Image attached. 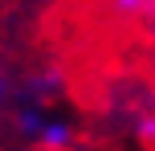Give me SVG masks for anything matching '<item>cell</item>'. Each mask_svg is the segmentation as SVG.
<instances>
[{"instance_id": "cell-1", "label": "cell", "mask_w": 155, "mask_h": 151, "mask_svg": "<svg viewBox=\"0 0 155 151\" xmlns=\"http://www.w3.org/2000/svg\"><path fill=\"white\" fill-rule=\"evenodd\" d=\"M37 143H41V151H70L74 147V127L61 123V119H45Z\"/></svg>"}, {"instance_id": "cell-2", "label": "cell", "mask_w": 155, "mask_h": 151, "mask_svg": "<svg viewBox=\"0 0 155 151\" xmlns=\"http://www.w3.org/2000/svg\"><path fill=\"white\" fill-rule=\"evenodd\" d=\"M110 4H114V12L135 16V21H147V16H155V0H110Z\"/></svg>"}, {"instance_id": "cell-3", "label": "cell", "mask_w": 155, "mask_h": 151, "mask_svg": "<svg viewBox=\"0 0 155 151\" xmlns=\"http://www.w3.org/2000/svg\"><path fill=\"white\" fill-rule=\"evenodd\" d=\"M16 127H21L25 135H33V139H37V135H41V127H45V114H41L37 106H25V110L16 114Z\"/></svg>"}, {"instance_id": "cell-4", "label": "cell", "mask_w": 155, "mask_h": 151, "mask_svg": "<svg viewBox=\"0 0 155 151\" xmlns=\"http://www.w3.org/2000/svg\"><path fill=\"white\" fill-rule=\"evenodd\" d=\"M135 135H139L147 147H155V114H139V123H135Z\"/></svg>"}, {"instance_id": "cell-5", "label": "cell", "mask_w": 155, "mask_h": 151, "mask_svg": "<svg viewBox=\"0 0 155 151\" xmlns=\"http://www.w3.org/2000/svg\"><path fill=\"white\" fill-rule=\"evenodd\" d=\"M147 37L155 41V16H147Z\"/></svg>"}, {"instance_id": "cell-6", "label": "cell", "mask_w": 155, "mask_h": 151, "mask_svg": "<svg viewBox=\"0 0 155 151\" xmlns=\"http://www.w3.org/2000/svg\"><path fill=\"white\" fill-rule=\"evenodd\" d=\"M0 98H4V78H0Z\"/></svg>"}]
</instances>
